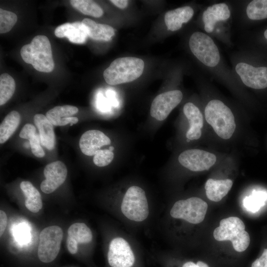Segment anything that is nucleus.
Returning <instances> with one entry per match:
<instances>
[{"instance_id":"nucleus-1","label":"nucleus","mask_w":267,"mask_h":267,"mask_svg":"<svg viewBox=\"0 0 267 267\" xmlns=\"http://www.w3.org/2000/svg\"><path fill=\"white\" fill-rule=\"evenodd\" d=\"M188 46L190 52L213 78L229 87H238L241 84L231 67L222 56L215 40L201 30H196L190 35Z\"/></svg>"},{"instance_id":"nucleus-2","label":"nucleus","mask_w":267,"mask_h":267,"mask_svg":"<svg viewBox=\"0 0 267 267\" xmlns=\"http://www.w3.org/2000/svg\"><path fill=\"white\" fill-rule=\"evenodd\" d=\"M231 68L240 84L256 90L267 89V55L242 47L230 56Z\"/></svg>"},{"instance_id":"nucleus-3","label":"nucleus","mask_w":267,"mask_h":267,"mask_svg":"<svg viewBox=\"0 0 267 267\" xmlns=\"http://www.w3.org/2000/svg\"><path fill=\"white\" fill-rule=\"evenodd\" d=\"M233 20V8L230 1L214 2L204 6L199 17L201 31L228 47L233 45L231 39Z\"/></svg>"},{"instance_id":"nucleus-4","label":"nucleus","mask_w":267,"mask_h":267,"mask_svg":"<svg viewBox=\"0 0 267 267\" xmlns=\"http://www.w3.org/2000/svg\"><path fill=\"white\" fill-rule=\"evenodd\" d=\"M204 115L219 137L224 139L231 137L236 128L235 118L231 109L223 101L217 98L209 100L205 106Z\"/></svg>"},{"instance_id":"nucleus-5","label":"nucleus","mask_w":267,"mask_h":267,"mask_svg":"<svg viewBox=\"0 0 267 267\" xmlns=\"http://www.w3.org/2000/svg\"><path fill=\"white\" fill-rule=\"evenodd\" d=\"M20 54L25 63L39 72L49 73L54 69L51 44L45 36H35L29 44L22 46Z\"/></svg>"},{"instance_id":"nucleus-6","label":"nucleus","mask_w":267,"mask_h":267,"mask_svg":"<svg viewBox=\"0 0 267 267\" xmlns=\"http://www.w3.org/2000/svg\"><path fill=\"white\" fill-rule=\"evenodd\" d=\"M144 61L135 57H124L116 59L103 72L105 82L116 85L134 81L142 74Z\"/></svg>"},{"instance_id":"nucleus-7","label":"nucleus","mask_w":267,"mask_h":267,"mask_svg":"<svg viewBox=\"0 0 267 267\" xmlns=\"http://www.w3.org/2000/svg\"><path fill=\"white\" fill-rule=\"evenodd\" d=\"M234 20L245 28L253 27L267 22V0L231 1Z\"/></svg>"},{"instance_id":"nucleus-8","label":"nucleus","mask_w":267,"mask_h":267,"mask_svg":"<svg viewBox=\"0 0 267 267\" xmlns=\"http://www.w3.org/2000/svg\"><path fill=\"white\" fill-rule=\"evenodd\" d=\"M243 221L237 217L222 219L213 232L214 238L219 241L230 240L234 249L238 252L246 250L250 244L249 233L245 231Z\"/></svg>"},{"instance_id":"nucleus-9","label":"nucleus","mask_w":267,"mask_h":267,"mask_svg":"<svg viewBox=\"0 0 267 267\" xmlns=\"http://www.w3.org/2000/svg\"><path fill=\"white\" fill-rule=\"evenodd\" d=\"M121 211L131 221L142 222L149 215L145 192L141 187L133 185L127 190L121 204Z\"/></svg>"},{"instance_id":"nucleus-10","label":"nucleus","mask_w":267,"mask_h":267,"mask_svg":"<svg viewBox=\"0 0 267 267\" xmlns=\"http://www.w3.org/2000/svg\"><path fill=\"white\" fill-rule=\"evenodd\" d=\"M63 231L57 225L45 227L40 234L38 258L42 263L49 264L57 258L60 249Z\"/></svg>"},{"instance_id":"nucleus-11","label":"nucleus","mask_w":267,"mask_h":267,"mask_svg":"<svg viewBox=\"0 0 267 267\" xmlns=\"http://www.w3.org/2000/svg\"><path fill=\"white\" fill-rule=\"evenodd\" d=\"M207 209L208 204L205 201L193 197L175 202L170 211V215L174 218L197 224L204 220Z\"/></svg>"},{"instance_id":"nucleus-12","label":"nucleus","mask_w":267,"mask_h":267,"mask_svg":"<svg viewBox=\"0 0 267 267\" xmlns=\"http://www.w3.org/2000/svg\"><path fill=\"white\" fill-rule=\"evenodd\" d=\"M107 259L110 267H134L136 262L130 245L121 237L115 238L111 241Z\"/></svg>"},{"instance_id":"nucleus-13","label":"nucleus","mask_w":267,"mask_h":267,"mask_svg":"<svg viewBox=\"0 0 267 267\" xmlns=\"http://www.w3.org/2000/svg\"><path fill=\"white\" fill-rule=\"evenodd\" d=\"M182 92L178 89L169 90L157 95L153 100L150 107V115L156 120H165L171 111L181 102Z\"/></svg>"},{"instance_id":"nucleus-14","label":"nucleus","mask_w":267,"mask_h":267,"mask_svg":"<svg viewBox=\"0 0 267 267\" xmlns=\"http://www.w3.org/2000/svg\"><path fill=\"white\" fill-rule=\"evenodd\" d=\"M215 154L198 149L186 150L180 154L178 160L184 167L193 172L209 170L216 162Z\"/></svg>"},{"instance_id":"nucleus-15","label":"nucleus","mask_w":267,"mask_h":267,"mask_svg":"<svg viewBox=\"0 0 267 267\" xmlns=\"http://www.w3.org/2000/svg\"><path fill=\"white\" fill-rule=\"evenodd\" d=\"M44 174L45 179L42 182L40 188L43 192L49 194L64 183L67 177V169L63 162L56 161L47 164Z\"/></svg>"},{"instance_id":"nucleus-16","label":"nucleus","mask_w":267,"mask_h":267,"mask_svg":"<svg viewBox=\"0 0 267 267\" xmlns=\"http://www.w3.org/2000/svg\"><path fill=\"white\" fill-rule=\"evenodd\" d=\"M110 143V139L103 132L96 130L86 132L79 141L82 152L87 156L94 155L101 147Z\"/></svg>"},{"instance_id":"nucleus-17","label":"nucleus","mask_w":267,"mask_h":267,"mask_svg":"<svg viewBox=\"0 0 267 267\" xmlns=\"http://www.w3.org/2000/svg\"><path fill=\"white\" fill-rule=\"evenodd\" d=\"M55 35L59 38H67L75 44L86 43L88 36V30L82 22L65 23L58 26L54 31Z\"/></svg>"},{"instance_id":"nucleus-18","label":"nucleus","mask_w":267,"mask_h":267,"mask_svg":"<svg viewBox=\"0 0 267 267\" xmlns=\"http://www.w3.org/2000/svg\"><path fill=\"white\" fill-rule=\"evenodd\" d=\"M194 9L191 6H182L167 12L164 16L165 25L169 31L176 32L193 17Z\"/></svg>"},{"instance_id":"nucleus-19","label":"nucleus","mask_w":267,"mask_h":267,"mask_svg":"<svg viewBox=\"0 0 267 267\" xmlns=\"http://www.w3.org/2000/svg\"><path fill=\"white\" fill-rule=\"evenodd\" d=\"M183 112L189 124V128L186 134V137L190 140L199 139L201 136V129L203 126L202 112L196 105L191 102L184 104Z\"/></svg>"},{"instance_id":"nucleus-20","label":"nucleus","mask_w":267,"mask_h":267,"mask_svg":"<svg viewBox=\"0 0 267 267\" xmlns=\"http://www.w3.org/2000/svg\"><path fill=\"white\" fill-rule=\"evenodd\" d=\"M245 47L267 55V22L247 32Z\"/></svg>"},{"instance_id":"nucleus-21","label":"nucleus","mask_w":267,"mask_h":267,"mask_svg":"<svg viewBox=\"0 0 267 267\" xmlns=\"http://www.w3.org/2000/svg\"><path fill=\"white\" fill-rule=\"evenodd\" d=\"M34 121L37 126L42 144L48 150L53 149L55 144V134L53 125L45 116L37 114L34 117Z\"/></svg>"},{"instance_id":"nucleus-22","label":"nucleus","mask_w":267,"mask_h":267,"mask_svg":"<svg viewBox=\"0 0 267 267\" xmlns=\"http://www.w3.org/2000/svg\"><path fill=\"white\" fill-rule=\"evenodd\" d=\"M232 184L233 181L230 179L209 178L205 184L206 196L212 201L219 202L228 193Z\"/></svg>"},{"instance_id":"nucleus-23","label":"nucleus","mask_w":267,"mask_h":267,"mask_svg":"<svg viewBox=\"0 0 267 267\" xmlns=\"http://www.w3.org/2000/svg\"><path fill=\"white\" fill-rule=\"evenodd\" d=\"M82 22L88 30V36L94 40L108 42L115 35L114 29L109 25L96 23L89 18L84 19Z\"/></svg>"},{"instance_id":"nucleus-24","label":"nucleus","mask_w":267,"mask_h":267,"mask_svg":"<svg viewBox=\"0 0 267 267\" xmlns=\"http://www.w3.org/2000/svg\"><path fill=\"white\" fill-rule=\"evenodd\" d=\"M20 188L27 197L25 202L26 207L33 213L38 212L43 207L41 195L39 191L28 181H22Z\"/></svg>"},{"instance_id":"nucleus-25","label":"nucleus","mask_w":267,"mask_h":267,"mask_svg":"<svg viewBox=\"0 0 267 267\" xmlns=\"http://www.w3.org/2000/svg\"><path fill=\"white\" fill-rule=\"evenodd\" d=\"M20 115L16 111H12L4 118L0 125V143L6 142L13 134L20 122Z\"/></svg>"},{"instance_id":"nucleus-26","label":"nucleus","mask_w":267,"mask_h":267,"mask_svg":"<svg viewBox=\"0 0 267 267\" xmlns=\"http://www.w3.org/2000/svg\"><path fill=\"white\" fill-rule=\"evenodd\" d=\"M78 108L76 106L65 105L57 106L49 110L46 113V117L54 126H60L62 119L77 113Z\"/></svg>"},{"instance_id":"nucleus-27","label":"nucleus","mask_w":267,"mask_h":267,"mask_svg":"<svg viewBox=\"0 0 267 267\" xmlns=\"http://www.w3.org/2000/svg\"><path fill=\"white\" fill-rule=\"evenodd\" d=\"M68 236L74 239L78 243H88L92 240V234L85 223L77 222L69 227Z\"/></svg>"},{"instance_id":"nucleus-28","label":"nucleus","mask_w":267,"mask_h":267,"mask_svg":"<svg viewBox=\"0 0 267 267\" xmlns=\"http://www.w3.org/2000/svg\"><path fill=\"white\" fill-rule=\"evenodd\" d=\"M70 3L73 7L86 15L97 18L103 14L102 9L92 0H71Z\"/></svg>"},{"instance_id":"nucleus-29","label":"nucleus","mask_w":267,"mask_h":267,"mask_svg":"<svg viewBox=\"0 0 267 267\" xmlns=\"http://www.w3.org/2000/svg\"><path fill=\"white\" fill-rule=\"evenodd\" d=\"M15 89L13 78L7 73L0 76V105L6 103L12 96Z\"/></svg>"},{"instance_id":"nucleus-30","label":"nucleus","mask_w":267,"mask_h":267,"mask_svg":"<svg viewBox=\"0 0 267 267\" xmlns=\"http://www.w3.org/2000/svg\"><path fill=\"white\" fill-rule=\"evenodd\" d=\"M17 21L13 12L0 9V33H6L11 30Z\"/></svg>"},{"instance_id":"nucleus-31","label":"nucleus","mask_w":267,"mask_h":267,"mask_svg":"<svg viewBox=\"0 0 267 267\" xmlns=\"http://www.w3.org/2000/svg\"><path fill=\"white\" fill-rule=\"evenodd\" d=\"M266 196L263 192H258L247 197L244 200V207L251 212H256L264 205Z\"/></svg>"},{"instance_id":"nucleus-32","label":"nucleus","mask_w":267,"mask_h":267,"mask_svg":"<svg viewBox=\"0 0 267 267\" xmlns=\"http://www.w3.org/2000/svg\"><path fill=\"white\" fill-rule=\"evenodd\" d=\"M114 158V153L109 149H100L94 155L93 161L98 167H104L109 165Z\"/></svg>"},{"instance_id":"nucleus-33","label":"nucleus","mask_w":267,"mask_h":267,"mask_svg":"<svg viewBox=\"0 0 267 267\" xmlns=\"http://www.w3.org/2000/svg\"><path fill=\"white\" fill-rule=\"evenodd\" d=\"M29 141L32 153L37 157H43L45 153L40 144L41 139L39 134H36Z\"/></svg>"},{"instance_id":"nucleus-34","label":"nucleus","mask_w":267,"mask_h":267,"mask_svg":"<svg viewBox=\"0 0 267 267\" xmlns=\"http://www.w3.org/2000/svg\"><path fill=\"white\" fill-rule=\"evenodd\" d=\"M36 129L31 124H26L24 126L19 133L20 137L30 140L36 134Z\"/></svg>"},{"instance_id":"nucleus-35","label":"nucleus","mask_w":267,"mask_h":267,"mask_svg":"<svg viewBox=\"0 0 267 267\" xmlns=\"http://www.w3.org/2000/svg\"><path fill=\"white\" fill-rule=\"evenodd\" d=\"M251 267H267V249H265L262 255L252 263Z\"/></svg>"},{"instance_id":"nucleus-36","label":"nucleus","mask_w":267,"mask_h":267,"mask_svg":"<svg viewBox=\"0 0 267 267\" xmlns=\"http://www.w3.org/2000/svg\"><path fill=\"white\" fill-rule=\"evenodd\" d=\"M67 247L69 252L72 254H76L78 252V243L74 239L68 236L67 238Z\"/></svg>"},{"instance_id":"nucleus-37","label":"nucleus","mask_w":267,"mask_h":267,"mask_svg":"<svg viewBox=\"0 0 267 267\" xmlns=\"http://www.w3.org/2000/svg\"><path fill=\"white\" fill-rule=\"evenodd\" d=\"M7 225V216L5 213L2 211H0V235H2L5 231Z\"/></svg>"},{"instance_id":"nucleus-38","label":"nucleus","mask_w":267,"mask_h":267,"mask_svg":"<svg viewBox=\"0 0 267 267\" xmlns=\"http://www.w3.org/2000/svg\"><path fill=\"white\" fill-rule=\"evenodd\" d=\"M181 267H209V266L205 263L202 261H197L196 263H194L192 261H189L185 262L182 265Z\"/></svg>"},{"instance_id":"nucleus-39","label":"nucleus","mask_w":267,"mask_h":267,"mask_svg":"<svg viewBox=\"0 0 267 267\" xmlns=\"http://www.w3.org/2000/svg\"><path fill=\"white\" fill-rule=\"evenodd\" d=\"M110 1L117 7L122 9L126 8L128 4V1L126 0H111Z\"/></svg>"},{"instance_id":"nucleus-40","label":"nucleus","mask_w":267,"mask_h":267,"mask_svg":"<svg viewBox=\"0 0 267 267\" xmlns=\"http://www.w3.org/2000/svg\"><path fill=\"white\" fill-rule=\"evenodd\" d=\"M30 146V144L29 142H26L24 144V146L27 148H29Z\"/></svg>"},{"instance_id":"nucleus-41","label":"nucleus","mask_w":267,"mask_h":267,"mask_svg":"<svg viewBox=\"0 0 267 267\" xmlns=\"http://www.w3.org/2000/svg\"><path fill=\"white\" fill-rule=\"evenodd\" d=\"M109 150L111 151H113L114 149V147L113 146H110L109 148Z\"/></svg>"}]
</instances>
